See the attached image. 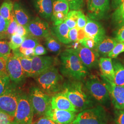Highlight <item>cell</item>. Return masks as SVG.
<instances>
[{
  "mask_svg": "<svg viewBox=\"0 0 124 124\" xmlns=\"http://www.w3.org/2000/svg\"><path fill=\"white\" fill-rule=\"evenodd\" d=\"M61 92L78 112L96 106L97 102L89 95L81 81L69 80L64 82Z\"/></svg>",
  "mask_w": 124,
  "mask_h": 124,
  "instance_id": "cell-1",
  "label": "cell"
},
{
  "mask_svg": "<svg viewBox=\"0 0 124 124\" xmlns=\"http://www.w3.org/2000/svg\"><path fill=\"white\" fill-rule=\"evenodd\" d=\"M60 71L69 80L82 81L89 75L88 69L85 66L72 48L60 53Z\"/></svg>",
  "mask_w": 124,
  "mask_h": 124,
  "instance_id": "cell-2",
  "label": "cell"
},
{
  "mask_svg": "<svg viewBox=\"0 0 124 124\" xmlns=\"http://www.w3.org/2000/svg\"><path fill=\"white\" fill-rule=\"evenodd\" d=\"M35 79L38 86L49 95L62 91L63 78L55 67L40 74Z\"/></svg>",
  "mask_w": 124,
  "mask_h": 124,
  "instance_id": "cell-3",
  "label": "cell"
},
{
  "mask_svg": "<svg viewBox=\"0 0 124 124\" xmlns=\"http://www.w3.org/2000/svg\"><path fill=\"white\" fill-rule=\"evenodd\" d=\"M83 84L95 102L102 106H110L111 99L109 93L102 80L95 76L88 75L85 79Z\"/></svg>",
  "mask_w": 124,
  "mask_h": 124,
  "instance_id": "cell-4",
  "label": "cell"
},
{
  "mask_svg": "<svg viewBox=\"0 0 124 124\" xmlns=\"http://www.w3.org/2000/svg\"><path fill=\"white\" fill-rule=\"evenodd\" d=\"M106 111L101 105L80 112L71 124H108Z\"/></svg>",
  "mask_w": 124,
  "mask_h": 124,
  "instance_id": "cell-5",
  "label": "cell"
},
{
  "mask_svg": "<svg viewBox=\"0 0 124 124\" xmlns=\"http://www.w3.org/2000/svg\"><path fill=\"white\" fill-rule=\"evenodd\" d=\"M11 82L4 92L0 96V111L14 117L19 97L22 90Z\"/></svg>",
  "mask_w": 124,
  "mask_h": 124,
  "instance_id": "cell-6",
  "label": "cell"
},
{
  "mask_svg": "<svg viewBox=\"0 0 124 124\" xmlns=\"http://www.w3.org/2000/svg\"><path fill=\"white\" fill-rule=\"evenodd\" d=\"M34 114L39 116H44L51 106V98L38 86H34L29 90L28 93Z\"/></svg>",
  "mask_w": 124,
  "mask_h": 124,
  "instance_id": "cell-7",
  "label": "cell"
},
{
  "mask_svg": "<svg viewBox=\"0 0 124 124\" xmlns=\"http://www.w3.org/2000/svg\"><path fill=\"white\" fill-rule=\"evenodd\" d=\"M34 111L28 94L22 91L14 116L18 124H32Z\"/></svg>",
  "mask_w": 124,
  "mask_h": 124,
  "instance_id": "cell-8",
  "label": "cell"
},
{
  "mask_svg": "<svg viewBox=\"0 0 124 124\" xmlns=\"http://www.w3.org/2000/svg\"><path fill=\"white\" fill-rule=\"evenodd\" d=\"M6 68L11 82L18 86L24 82L26 76L18 57L11 54L6 60Z\"/></svg>",
  "mask_w": 124,
  "mask_h": 124,
  "instance_id": "cell-9",
  "label": "cell"
},
{
  "mask_svg": "<svg viewBox=\"0 0 124 124\" xmlns=\"http://www.w3.org/2000/svg\"><path fill=\"white\" fill-rule=\"evenodd\" d=\"M101 77L108 91L115 108L118 110L124 109V86L116 85L102 75Z\"/></svg>",
  "mask_w": 124,
  "mask_h": 124,
  "instance_id": "cell-10",
  "label": "cell"
},
{
  "mask_svg": "<svg viewBox=\"0 0 124 124\" xmlns=\"http://www.w3.org/2000/svg\"><path fill=\"white\" fill-rule=\"evenodd\" d=\"M72 49L88 69H93L98 67L100 55L96 50L90 49L81 45Z\"/></svg>",
  "mask_w": 124,
  "mask_h": 124,
  "instance_id": "cell-11",
  "label": "cell"
},
{
  "mask_svg": "<svg viewBox=\"0 0 124 124\" xmlns=\"http://www.w3.org/2000/svg\"><path fill=\"white\" fill-rule=\"evenodd\" d=\"M110 0H90L87 3L88 17L96 20L106 17L109 9Z\"/></svg>",
  "mask_w": 124,
  "mask_h": 124,
  "instance_id": "cell-12",
  "label": "cell"
},
{
  "mask_svg": "<svg viewBox=\"0 0 124 124\" xmlns=\"http://www.w3.org/2000/svg\"><path fill=\"white\" fill-rule=\"evenodd\" d=\"M56 58L50 56H33L32 57V72L31 77L37 76L55 67Z\"/></svg>",
  "mask_w": 124,
  "mask_h": 124,
  "instance_id": "cell-13",
  "label": "cell"
},
{
  "mask_svg": "<svg viewBox=\"0 0 124 124\" xmlns=\"http://www.w3.org/2000/svg\"><path fill=\"white\" fill-rule=\"evenodd\" d=\"M26 27L29 35L36 38H45L51 34L48 23L39 17L32 19Z\"/></svg>",
  "mask_w": 124,
  "mask_h": 124,
  "instance_id": "cell-14",
  "label": "cell"
},
{
  "mask_svg": "<svg viewBox=\"0 0 124 124\" xmlns=\"http://www.w3.org/2000/svg\"><path fill=\"white\" fill-rule=\"evenodd\" d=\"M84 29L87 37L93 39L98 45L106 36L105 29L102 24L88 17H87V22Z\"/></svg>",
  "mask_w": 124,
  "mask_h": 124,
  "instance_id": "cell-15",
  "label": "cell"
},
{
  "mask_svg": "<svg viewBox=\"0 0 124 124\" xmlns=\"http://www.w3.org/2000/svg\"><path fill=\"white\" fill-rule=\"evenodd\" d=\"M76 113L74 112L53 108L51 106L44 116L58 124H71L76 117Z\"/></svg>",
  "mask_w": 124,
  "mask_h": 124,
  "instance_id": "cell-16",
  "label": "cell"
},
{
  "mask_svg": "<svg viewBox=\"0 0 124 124\" xmlns=\"http://www.w3.org/2000/svg\"><path fill=\"white\" fill-rule=\"evenodd\" d=\"M51 107L60 110L78 113L75 107L62 92L54 94L52 96Z\"/></svg>",
  "mask_w": 124,
  "mask_h": 124,
  "instance_id": "cell-17",
  "label": "cell"
},
{
  "mask_svg": "<svg viewBox=\"0 0 124 124\" xmlns=\"http://www.w3.org/2000/svg\"><path fill=\"white\" fill-rule=\"evenodd\" d=\"M55 0H33V6L40 17L49 20L53 14V4Z\"/></svg>",
  "mask_w": 124,
  "mask_h": 124,
  "instance_id": "cell-18",
  "label": "cell"
},
{
  "mask_svg": "<svg viewBox=\"0 0 124 124\" xmlns=\"http://www.w3.org/2000/svg\"><path fill=\"white\" fill-rule=\"evenodd\" d=\"M13 10L15 17L18 24L27 26L32 19L28 11L21 4L17 2L13 4Z\"/></svg>",
  "mask_w": 124,
  "mask_h": 124,
  "instance_id": "cell-19",
  "label": "cell"
},
{
  "mask_svg": "<svg viewBox=\"0 0 124 124\" xmlns=\"http://www.w3.org/2000/svg\"><path fill=\"white\" fill-rule=\"evenodd\" d=\"M98 66L100 68L101 75L113 82L114 79V69L112 58L105 57L100 58Z\"/></svg>",
  "mask_w": 124,
  "mask_h": 124,
  "instance_id": "cell-20",
  "label": "cell"
},
{
  "mask_svg": "<svg viewBox=\"0 0 124 124\" xmlns=\"http://www.w3.org/2000/svg\"><path fill=\"white\" fill-rule=\"evenodd\" d=\"M70 29L64 22L59 25L54 26L51 34L62 43L64 44H69L71 43L69 37V32Z\"/></svg>",
  "mask_w": 124,
  "mask_h": 124,
  "instance_id": "cell-21",
  "label": "cell"
},
{
  "mask_svg": "<svg viewBox=\"0 0 124 124\" xmlns=\"http://www.w3.org/2000/svg\"><path fill=\"white\" fill-rule=\"evenodd\" d=\"M117 43V40L108 37H107L100 42L96 50L98 52L100 56L102 57L108 56V54L114 49Z\"/></svg>",
  "mask_w": 124,
  "mask_h": 124,
  "instance_id": "cell-22",
  "label": "cell"
},
{
  "mask_svg": "<svg viewBox=\"0 0 124 124\" xmlns=\"http://www.w3.org/2000/svg\"><path fill=\"white\" fill-rule=\"evenodd\" d=\"M114 69V79L113 82L115 84L124 86V66L119 61H113Z\"/></svg>",
  "mask_w": 124,
  "mask_h": 124,
  "instance_id": "cell-23",
  "label": "cell"
},
{
  "mask_svg": "<svg viewBox=\"0 0 124 124\" xmlns=\"http://www.w3.org/2000/svg\"><path fill=\"white\" fill-rule=\"evenodd\" d=\"M112 18L113 22L116 26L120 28L124 25V0L115 9Z\"/></svg>",
  "mask_w": 124,
  "mask_h": 124,
  "instance_id": "cell-24",
  "label": "cell"
},
{
  "mask_svg": "<svg viewBox=\"0 0 124 124\" xmlns=\"http://www.w3.org/2000/svg\"><path fill=\"white\" fill-rule=\"evenodd\" d=\"M45 39V45L47 50L55 54L60 53L61 46L58 39L51 34Z\"/></svg>",
  "mask_w": 124,
  "mask_h": 124,
  "instance_id": "cell-25",
  "label": "cell"
},
{
  "mask_svg": "<svg viewBox=\"0 0 124 124\" xmlns=\"http://www.w3.org/2000/svg\"><path fill=\"white\" fill-rule=\"evenodd\" d=\"M13 12V2L11 0H5L0 7V14L5 19L10 20Z\"/></svg>",
  "mask_w": 124,
  "mask_h": 124,
  "instance_id": "cell-26",
  "label": "cell"
},
{
  "mask_svg": "<svg viewBox=\"0 0 124 124\" xmlns=\"http://www.w3.org/2000/svg\"><path fill=\"white\" fill-rule=\"evenodd\" d=\"M69 9V5L67 0H55L54 1L53 13H63L68 14Z\"/></svg>",
  "mask_w": 124,
  "mask_h": 124,
  "instance_id": "cell-27",
  "label": "cell"
},
{
  "mask_svg": "<svg viewBox=\"0 0 124 124\" xmlns=\"http://www.w3.org/2000/svg\"><path fill=\"white\" fill-rule=\"evenodd\" d=\"M19 58L23 69L26 77H31L32 72V57H27L23 55L17 56Z\"/></svg>",
  "mask_w": 124,
  "mask_h": 124,
  "instance_id": "cell-28",
  "label": "cell"
},
{
  "mask_svg": "<svg viewBox=\"0 0 124 124\" xmlns=\"http://www.w3.org/2000/svg\"><path fill=\"white\" fill-rule=\"evenodd\" d=\"M78 18V10H71L69 11L64 22L69 27L70 30L76 27Z\"/></svg>",
  "mask_w": 124,
  "mask_h": 124,
  "instance_id": "cell-29",
  "label": "cell"
},
{
  "mask_svg": "<svg viewBox=\"0 0 124 124\" xmlns=\"http://www.w3.org/2000/svg\"><path fill=\"white\" fill-rule=\"evenodd\" d=\"M11 50L9 41L6 40H0V58L7 60L11 54Z\"/></svg>",
  "mask_w": 124,
  "mask_h": 124,
  "instance_id": "cell-30",
  "label": "cell"
},
{
  "mask_svg": "<svg viewBox=\"0 0 124 124\" xmlns=\"http://www.w3.org/2000/svg\"><path fill=\"white\" fill-rule=\"evenodd\" d=\"M25 39V38L17 34L13 35L10 37L9 41V45L11 49L14 50L19 48Z\"/></svg>",
  "mask_w": 124,
  "mask_h": 124,
  "instance_id": "cell-31",
  "label": "cell"
},
{
  "mask_svg": "<svg viewBox=\"0 0 124 124\" xmlns=\"http://www.w3.org/2000/svg\"><path fill=\"white\" fill-rule=\"evenodd\" d=\"M39 44L37 38L29 35L25 38L20 47L24 49H34Z\"/></svg>",
  "mask_w": 124,
  "mask_h": 124,
  "instance_id": "cell-32",
  "label": "cell"
},
{
  "mask_svg": "<svg viewBox=\"0 0 124 124\" xmlns=\"http://www.w3.org/2000/svg\"><path fill=\"white\" fill-rule=\"evenodd\" d=\"M18 23L16 20L13 12L10 19L9 26L8 27L7 31L5 32L7 36H8V38H10L11 36L16 33L18 28Z\"/></svg>",
  "mask_w": 124,
  "mask_h": 124,
  "instance_id": "cell-33",
  "label": "cell"
},
{
  "mask_svg": "<svg viewBox=\"0 0 124 124\" xmlns=\"http://www.w3.org/2000/svg\"><path fill=\"white\" fill-rule=\"evenodd\" d=\"M11 81L7 72L0 73V96L8 88Z\"/></svg>",
  "mask_w": 124,
  "mask_h": 124,
  "instance_id": "cell-34",
  "label": "cell"
},
{
  "mask_svg": "<svg viewBox=\"0 0 124 124\" xmlns=\"http://www.w3.org/2000/svg\"><path fill=\"white\" fill-rule=\"evenodd\" d=\"M67 16V14L63 13H53L51 20L53 22V25L57 26L64 22Z\"/></svg>",
  "mask_w": 124,
  "mask_h": 124,
  "instance_id": "cell-35",
  "label": "cell"
},
{
  "mask_svg": "<svg viewBox=\"0 0 124 124\" xmlns=\"http://www.w3.org/2000/svg\"><path fill=\"white\" fill-rule=\"evenodd\" d=\"M123 52H124V42H119L117 43L114 49L108 54V57L112 59L115 58L120 53Z\"/></svg>",
  "mask_w": 124,
  "mask_h": 124,
  "instance_id": "cell-36",
  "label": "cell"
},
{
  "mask_svg": "<svg viewBox=\"0 0 124 124\" xmlns=\"http://www.w3.org/2000/svg\"><path fill=\"white\" fill-rule=\"evenodd\" d=\"M81 46L90 49L96 50L98 44L93 39L86 37L84 39L78 41Z\"/></svg>",
  "mask_w": 124,
  "mask_h": 124,
  "instance_id": "cell-37",
  "label": "cell"
},
{
  "mask_svg": "<svg viewBox=\"0 0 124 124\" xmlns=\"http://www.w3.org/2000/svg\"><path fill=\"white\" fill-rule=\"evenodd\" d=\"M87 22V17L85 16L83 12L80 10H78V18L77 19L76 27L78 29H83L86 25Z\"/></svg>",
  "mask_w": 124,
  "mask_h": 124,
  "instance_id": "cell-38",
  "label": "cell"
},
{
  "mask_svg": "<svg viewBox=\"0 0 124 124\" xmlns=\"http://www.w3.org/2000/svg\"><path fill=\"white\" fill-rule=\"evenodd\" d=\"M71 10H80L84 6L83 0H67Z\"/></svg>",
  "mask_w": 124,
  "mask_h": 124,
  "instance_id": "cell-39",
  "label": "cell"
},
{
  "mask_svg": "<svg viewBox=\"0 0 124 124\" xmlns=\"http://www.w3.org/2000/svg\"><path fill=\"white\" fill-rule=\"evenodd\" d=\"M115 124H124V109H116L115 112Z\"/></svg>",
  "mask_w": 124,
  "mask_h": 124,
  "instance_id": "cell-40",
  "label": "cell"
},
{
  "mask_svg": "<svg viewBox=\"0 0 124 124\" xmlns=\"http://www.w3.org/2000/svg\"><path fill=\"white\" fill-rule=\"evenodd\" d=\"M14 120V117L0 111V124H9Z\"/></svg>",
  "mask_w": 124,
  "mask_h": 124,
  "instance_id": "cell-41",
  "label": "cell"
},
{
  "mask_svg": "<svg viewBox=\"0 0 124 124\" xmlns=\"http://www.w3.org/2000/svg\"><path fill=\"white\" fill-rule=\"evenodd\" d=\"M10 20L5 19L0 14V33L6 32L9 26Z\"/></svg>",
  "mask_w": 124,
  "mask_h": 124,
  "instance_id": "cell-42",
  "label": "cell"
},
{
  "mask_svg": "<svg viewBox=\"0 0 124 124\" xmlns=\"http://www.w3.org/2000/svg\"><path fill=\"white\" fill-rule=\"evenodd\" d=\"M47 53L46 49L42 45L39 44L34 48V56H43Z\"/></svg>",
  "mask_w": 124,
  "mask_h": 124,
  "instance_id": "cell-43",
  "label": "cell"
},
{
  "mask_svg": "<svg viewBox=\"0 0 124 124\" xmlns=\"http://www.w3.org/2000/svg\"><path fill=\"white\" fill-rule=\"evenodd\" d=\"M78 29L77 27L70 30L69 37L71 43L78 41Z\"/></svg>",
  "mask_w": 124,
  "mask_h": 124,
  "instance_id": "cell-44",
  "label": "cell"
},
{
  "mask_svg": "<svg viewBox=\"0 0 124 124\" xmlns=\"http://www.w3.org/2000/svg\"><path fill=\"white\" fill-rule=\"evenodd\" d=\"M15 34H17L24 38H26L28 36H29L26 26H23L19 24L18 25V28Z\"/></svg>",
  "mask_w": 124,
  "mask_h": 124,
  "instance_id": "cell-45",
  "label": "cell"
},
{
  "mask_svg": "<svg viewBox=\"0 0 124 124\" xmlns=\"http://www.w3.org/2000/svg\"><path fill=\"white\" fill-rule=\"evenodd\" d=\"M34 124H60L54 121L49 118L43 116L37 120Z\"/></svg>",
  "mask_w": 124,
  "mask_h": 124,
  "instance_id": "cell-46",
  "label": "cell"
},
{
  "mask_svg": "<svg viewBox=\"0 0 124 124\" xmlns=\"http://www.w3.org/2000/svg\"><path fill=\"white\" fill-rule=\"evenodd\" d=\"M115 40L119 42H124V25L120 27L116 32Z\"/></svg>",
  "mask_w": 124,
  "mask_h": 124,
  "instance_id": "cell-47",
  "label": "cell"
},
{
  "mask_svg": "<svg viewBox=\"0 0 124 124\" xmlns=\"http://www.w3.org/2000/svg\"><path fill=\"white\" fill-rule=\"evenodd\" d=\"M87 37L84 29H79L78 30V41L84 39Z\"/></svg>",
  "mask_w": 124,
  "mask_h": 124,
  "instance_id": "cell-48",
  "label": "cell"
},
{
  "mask_svg": "<svg viewBox=\"0 0 124 124\" xmlns=\"http://www.w3.org/2000/svg\"><path fill=\"white\" fill-rule=\"evenodd\" d=\"M6 65V60L2 58H0V73L7 72Z\"/></svg>",
  "mask_w": 124,
  "mask_h": 124,
  "instance_id": "cell-49",
  "label": "cell"
},
{
  "mask_svg": "<svg viewBox=\"0 0 124 124\" xmlns=\"http://www.w3.org/2000/svg\"><path fill=\"white\" fill-rule=\"evenodd\" d=\"M123 0H112V5L114 8L116 9L121 3Z\"/></svg>",
  "mask_w": 124,
  "mask_h": 124,
  "instance_id": "cell-50",
  "label": "cell"
},
{
  "mask_svg": "<svg viewBox=\"0 0 124 124\" xmlns=\"http://www.w3.org/2000/svg\"><path fill=\"white\" fill-rule=\"evenodd\" d=\"M8 38V37L5 32L0 33V40H6Z\"/></svg>",
  "mask_w": 124,
  "mask_h": 124,
  "instance_id": "cell-51",
  "label": "cell"
},
{
  "mask_svg": "<svg viewBox=\"0 0 124 124\" xmlns=\"http://www.w3.org/2000/svg\"><path fill=\"white\" fill-rule=\"evenodd\" d=\"M18 124L16 121H15L14 120L12 122H11V123H10V124Z\"/></svg>",
  "mask_w": 124,
  "mask_h": 124,
  "instance_id": "cell-52",
  "label": "cell"
},
{
  "mask_svg": "<svg viewBox=\"0 0 124 124\" xmlns=\"http://www.w3.org/2000/svg\"><path fill=\"white\" fill-rule=\"evenodd\" d=\"M87 0V3H88V2L89 1V0Z\"/></svg>",
  "mask_w": 124,
  "mask_h": 124,
  "instance_id": "cell-53",
  "label": "cell"
}]
</instances>
